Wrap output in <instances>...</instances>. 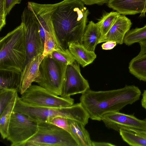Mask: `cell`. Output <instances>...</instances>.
<instances>
[{
	"label": "cell",
	"mask_w": 146,
	"mask_h": 146,
	"mask_svg": "<svg viewBox=\"0 0 146 146\" xmlns=\"http://www.w3.org/2000/svg\"><path fill=\"white\" fill-rule=\"evenodd\" d=\"M84 5L80 0H64L58 3L52 15L56 37L64 49L72 43L82 44L89 14Z\"/></svg>",
	"instance_id": "obj_1"
},
{
	"label": "cell",
	"mask_w": 146,
	"mask_h": 146,
	"mask_svg": "<svg viewBox=\"0 0 146 146\" xmlns=\"http://www.w3.org/2000/svg\"><path fill=\"white\" fill-rule=\"evenodd\" d=\"M141 95L138 87L127 85L106 91H94L90 89L82 94L80 100L90 118L100 121L104 114L119 111L126 106L138 100Z\"/></svg>",
	"instance_id": "obj_2"
},
{
	"label": "cell",
	"mask_w": 146,
	"mask_h": 146,
	"mask_svg": "<svg viewBox=\"0 0 146 146\" xmlns=\"http://www.w3.org/2000/svg\"><path fill=\"white\" fill-rule=\"evenodd\" d=\"M27 52L23 23L1 38L0 68L12 69L21 72Z\"/></svg>",
	"instance_id": "obj_3"
},
{
	"label": "cell",
	"mask_w": 146,
	"mask_h": 146,
	"mask_svg": "<svg viewBox=\"0 0 146 146\" xmlns=\"http://www.w3.org/2000/svg\"><path fill=\"white\" fill-rule=\"evenodd\" d=\"M14 111L23 114L37 122H48L51 118L60 116L77 121L85 126L90 118L89 114L81 102L60 108L35 106L24 103L18 95Z\"/></svg>",
	"instance_id": "obj_4"
},
{
	"label": "cell",
	"mask_w": 146,
	"mask_h": 146,
	"mask_svg": "<svg viewBox=\"0 0 146 146\" xmlns=\"http://www.w3.org/2000/svg\"><path fill=\"white\" fill-rule=\"evenodd\" d=\"M54 59L50 54L44 56L39 66V75L35 82L52 93L62 94L67 66Z\"/></svg>",
	"instance_id": "obj_5"
},
{
	"label": "cell",
	"mask_w": 146,
	"mask_h": 146,
	"mask_svg": "<svg viewBox=\"0 0 146 146\" xmlns=\"http://www.w3.org/2000/svg\"><path fill=\"white\" fill-rule=\"evenodd\" d=\"M38 123L37 132L23 146H78L65 130L48 122Z\"/></svg>",
	"instance_id": "obj_6"
},
{
	"label": "cell",
	"mask_w": 146,
	"mask_h": 146,
	"mask_svg": "<svg viewBox=\"0 0 146 146\" xmlns=\"http://www.w3.org/2000/svg\"><path fill=\"white\" fill-rule=\"evenodd\" d=\"M21 100L29 105L38 107L60 108L70 106L74 100L56 95L37 85H31L21 94Z\"/></svg>",
	"instance_id": "obj_7"
},
{
	"label": "cell",
	"mask_w": 146,
	"mask_h": 146,
	"mask_svg": "<svg viewBox=\"0 0 146 146\" xmlns=\"http://www.w3.org/2000/svg\"><path fill=\"white\" fill-rule=\"evenodd\" d=\"M38 130V123L26 115L13 111L6 139L11 146H23Z\"/></svg>",
	"instance_id": "obj_8"
},
{
	"label": "cell",
	"mask_w": 146,
	"mask_h": 146,
	"mask_svg": "<svg viewBox=\"0 0 146 146\" xmlns=\"http://www.w3.org/2000/svg\"><path fill=\"white\" fill-rule=\"evenodd\" d=\"M21 18L25 29L27 52L25 65L34 56L43 54L44 45L41 40L35 16L27 7L23 11Z\"/></svg>",
	"instance_id": "obj_9"
},
{
	"label": "cell",
	"mask_w": 146,
	"mask_h": 146,
	"mask_svg": "<svg viewBox=\"0 0 146 146\" xmlns=\"http://www.w3.org/2000/svg\"><path fill=\"white\" fill-rule=\"evenodd\" d=\"M87 80L82 75L79 64L76 61L68 65L66 69L62 94L63 97L82 94L90 89Z\"/></svg>",
	"instance_id": "obj_10"
},
{
	"label": "cell",
	"mask_w": 146,
	"mask_h": 146,
	"mask_svg": "<svg viewBox=\"0 0 146 146\" xmlns=\"http://www.w3.org/2000/svg\"><path fill=\"white\" fill-rule=\"evenodd\" d=\"M101 120L108 128L118 132L123 127L146 130V119H140L132 114L111 112L104 115Z\"/></svg>",
	"instance_id": "obj_11"
},
{
	"label": "cell",
	"mask_w": 146,
	"mask_h": 146,
	"mask_svg": "<svg viewBox=\"0 0 146 146\" xmlns=\"http://www.w3.org/2000/svg\"><path fill=\"white\" fill-rule=\"evenodd\" d=\"M107 5L124 15L140 13L141 17L146 13V0H110Z\"/></svg>",
	"instance_id": "obj_12"
},
{
	"label": "cell",
	"mask_w": 146,
	"mask_h": 146,
	"mask_svg": "<svg viewBox=\"0 0 146 146\" xmlns=\"http://www.w3.org/2000/svg\"><path fill=\"white\" fill-rule=\"evenodd\" d=\"M44 57L43 54L35 56L25 65L21 72L19 91L21 95L32 85L39 76V66Z\"/></svg>",
	"instance_id": "obj_13"
},
{
	"label": "cell",
	"mask_w": 146,
	"mask_h": 146,
	"mask_svg": "<svg viewBox=\"0 0 146 146\" xmlns=\"http://www.w3.org/2000/svg\"><path fill=\"white\" fill-rule=\"evenodd\" d=\"M132 24L130 19L124 15H120L107 33L101 38L98 44L111 41L122 44L125 36L130 30Z\"/></svg>",
	"instance_id": "obj_14"
},
{
	"label": "cell",
	"mask_w": 146,
	"mask_h": 146,
	"mask_svg": "<svg viewBox=\"0 0 146 146\" xmlns=\"http://www.w3.org/2000/svg\"><path fill=\"white\" fill-rule=\"evenodd\" d=\"M68 49L75 61L83 67L93 62L96 57L94 52L88 50L82 44L72 43Z\"/></svg>",
	"instance_id": "obj_15"
},
{
	"label": "cell",
	"mask_w": 146,
	"mask_h": 146,
	"mask_svg": "<svg viewBox=\"0 0 146 146\" xmlns=\"http://www.w3.org/2000/svg\"><path fill=\"white\" fill-rule=\"evenodd\" d=\"M101 37V32L97 24L91 21L86 26L82 37V44L88 50L94 52Z\"/></svg>",
	"instance_id": "obj_16"
},
{
	"label": "cell",
	"mask_w": 146,
	"mask_h": 146,
	"mask_svg": "<svg viewBox=\"0 0 146 146\" xmlns=\"http://www.w3.org/2000/svg\"><path fill=\"white\" fill-rule=\"evenodd\" d=\"M21 72L15 70L0 68V90L20 88Z\"/></svg>",
	"instance_id": "obj_17"
},
{
	"label": "cell",
	"mask_w": 146,
	"mask_h": 146,
	"mask_svg": "<svg viewBox=\"0 0 146 146\" xmlns=\"http://www.w3.org/2000/svg\"><path fill=\"white\" fill-rule=\"evenodd\" d=\"M70 130V134L78 146H92L93 141L90 134L81 123L75 120L68 119Z\"/></svg>",
	"instance_id": "obj_18"
},
{
	"label": "cell",
	"mask_w": 146,
	"mask_h": 146,
	"mask_svg": "<svg viewBox=\"0 0 146 146\" xmlns=\"http://www.w3.org/2000/svg\"><path fill=\"white\" fill-rule=\"evenodd\" d=\"M129 72L140 80L146 81V53L139 54L130 61Z\"/></svg>",
	"instance_id": "obj_19"
},
{
	"label": "cell",
	"mask_w": 146,
	"mask_h": 146,
	"mask_svg": "<svg viewBox=\"0 0 146 146\" xmlns=\"http://www.w3.org/2000/svg\"><path fill=\"white\" fill-rule=\"evenodd\" d=\"M18 96L17 94L0 114V132L2 138L3 139H6L8 135L9 124Z\"/></svg>",
	"instance_id": "obj_20"
},
{
	"label": "cell",
	"mask_w": 146,
	"mask_h": 146,
	"mask_svg": "<svg viewBox=\"0 0 146 146\" xmlns=\"http://www.w3.org/2000/svg\"><path fill=\"white\" fill-rule=\"evenodd\" d=\"M122 139L133 146H146V137L135 132L120 129L119 131Z\"/></svg>",
	"instance_id": "obj_21"
},
{
	"label": "cell",
	"mask_w": 146,
	"mask_h": 146,
	"mask_svg": "<svg viewBox=\"0 0 146 146\" xmlns=\"http://www.w3.org/2000/svg\"><path fill=\"white\" fill-rule=\"evenodd\" d=\"M120 15L117 11L106 13L98 20L96 24L100 30L102 37L107 33Z\"/></svg>",
	"instance_id": "obj_22"
},
{
	"label": "cell",
	"mask_w": 146,
	"mask_h": 146,
	"mask_svg": "<svg viewBox=\"0 0 146 146\" xmlns=\"http://www.w3.org/2000/svg\"><path fill=\"white\" fill-rule=\"evenodd\" d=\"M146 39V25L141 28H136L130 30L126 34L124 43L130 46Z\"/></svg>",
	"instance_id": "obj_23"
},
{
	"label": "cell",
	"mask_w": 146,
	"mask_h": 146,
	"mask_svg": "<svg viewBox=\"0 0 146 146\" xmlns=\"http://www.w3.org/2000/svg\"><path fill=\"white\" fill-rule=\"evenodd\" d=\"M50 54L55 60L67 65L75 61L68 48H58L54 50Z\"/></svg>",
	"instance_id": "obj_24"
},
{
	"label": "cell",
	"mask_w": 146,
	"mask_h": 146,
	"mask_svg": "<svg viewBox=\"0 0 146 146\" xmlns=\"http://www.w3.org/2000/svg\"><path fill=\"white\" fill-rule=\"evenodd\" d=\"M18 92V90L15 89L0 90V114L2 113Z\"/></svg>",
	"instance_id": "obj_25"
},
{
	"label": "cell",
	"mask_w": 146,
	"mask_h": 146,
	"mask_svg": "<svg viewBox=\"0 0 146 146\" xmlns=\"http://www.w3.org/2000/svg\"><path fill=\"white\" fill-rule=\"evenodd\" d=\"M58 48H63L60 45L58 41L50 34L46 33L43 53L44 56L50 54L54 50Z\"/></svg>",
	"instance_id": "obj_26"
},
{
	"label": "cell",
	"mask_w": 146,
	"mask_h": 146,
	"mask_svg": "<svg viewBox=\"0 0 146 146\" xmlns=\"http://www.w3.org/2000/svg\"><path fill=\"white\" fill-rule=\"evenodd\" d=\"M48 122L63 129L70 134V130L68 119L56 116L50 119Z\"/></svg>",
	"instance_id": "obj_27"
},
{
	"label": "cell",
	"mask_w": 146,
	"mask_h": 146,
	"mask_svg": "<svg viewBox=\"0 0 146 146\" xmlns=\"http://www.w3.org/2000/svg\"><path fill=\"white\" fill-rule=\"evenodd\" d=\"M6 0H0V31L6 24L5 13Z\"/></svg>",
	"instance_id": "obj_28"
},
{
	"label": "cell",
	"mask_w": 146,
	"mask_h": 146,
	"mask_svg": "<svg viewBox=\"0 0 146 146\" xmlns=\"http://www.w3.org/2000/svg\"><path fill=\"white\" fill-rule=\"evenodd\" d=\"M22 0H6L5 13L6 16L9 15L12 9L17 4H19Z\"/></svg>",
	"instance_id": "obj_29"
},
{
	"label": "cell",
	"mask_w": 146,
	"mask_h": 146,
	"mask_svg": "<svg viewBox=\"0 0 146 146\" xmlns=\"http://www.w3.org/2000/svg\"><path fill=\"white\" fill-rule=\"evenodd\" d=\"M84 5H91L94 4L102 5L108 3L110 0H80Z\"/></svg>",
	"instance_id": "obj_30"
},
{
	"label": "cell",
	"mask_w": 146,
	"mask_h": 146,
	"mask_svg": "<svg viewBox=\"0 0 146 146\" xmlns=\"http://www.w3.org/2000/svg\"><path fill=\"white\" fill-rule=\"evenodd\" d=\"M117 43L114 41H109L106 42L101 45L103 50H109L113 48L116 45Z\"/></svg>",
	"instance_id": "obj_31"
},
{
	"label": "cell",
	"mask_w": 146,
	"mask_h": 146,
	"mask_svg": "<svg viewBox=\"0 0 146 146\" xmlns=\"http://www.w3.org/2000/svg\"><path fill=\"white\" fill-rule=\"evenodd\" d=\"M120 129L131 131L142 135L146 137V130H143L126 127H122Z\"/></svg>",
	"instance_id": "obj_32"
},
{
	"label": "cell",
	"mask_w": 146,
	"mask_h": 146,
	"mask_svg": "<svg viewBox=\"0 0 146 146\" xmlns=\"http://www.w3.org/2000/svg\"><path fill=\"white\" fill-rule=\"evenodd\" d=\"M115 145L107 142H92V146H114Z\"/></svg>",
	"instance_id": "obj_33"
},
{
	"label": "cell",
	"mask_w": 146,
	"mask_h": 146,
	"mask_svg": "<svg viewBox=\"0 0 146 146\" xmlns=\"http://www.w3.org/2000/svg\"><path fill=\"white\" fill-rule=\"evenodd\" d=\"M140 47V50L139 54L146 53V39L142 41L139 43Z\"/></svg>",
	"instance_id": "obj_34"
},
{
	"label": "cell",
	"mask_w": 146,
	"mask_h": 146,
	"mask_svg": "<svg viewBox=\"0 0 146 146\" xmlns=\"http://www.w3.org/2000/svg\"><path fill=\"white\" fill-rule=\"evenodd\" d=\"M142 96L141 105L142 107L146 110V90H144Z\"/></svg>",
	"instance_id": "obj_35"
}]
</instances>
